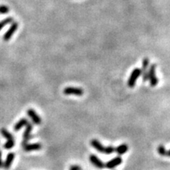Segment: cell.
<instances>
[{
    "label": "cell",
    "instance_id": "2e32d148",
    "mask_svg": "<svg viewBox=\"0 0 170 170\" xmlns=\"http://www.w3.org/2000/svg\"><path fill=\"white\" fill-rule=\"evenodd\" d=\"M15 140L14 139H7V141L5 142V144L3 145V147L7 150H10V149L13 148L14 147Z\"/></svg>",
    "mask_w": 170,
    "mask_h": 170
},
{
    "label": "cell",
    "instance_id": "8fae6325",
    "mask_svg": "<svg viewBox=\"0 0 170 170\" xmlns=\"http://www.w3.org/2000/svg\"><path fill=\"white\" fill-rule=\"evenodd\" d=\"M14 158H15V154L13 153V152H10V153H9L7 154V157H6V160H5L4 163H3V168L5 169H9L10 168L11 166H12V163L14 161Z\"/></svg>",
    "mask_w": 170,
    "mask_h": 170
},
{
    "label": "cell",
    "instance_id": "603a6c76",
    "mask_svg": "<svg viewBox=\"0 0 170 170\" xmlns=\"http://www.w3.org/2000/svg\"><path fill=\"white\" fill-rule=\"evenodd\" d=\"M166 156H168V157H170V149L169 151H167V153H166Z\"/></svg>",
    "mask_w": 170,
    "mask_h": 170
},
{
    "label": "cell",
    "instance_id": "52a82bcc",
    "mask_svg": "<svg viewBox=\"0 0 170 170\" xmlns=\"http://www.w3.org/2000/svg\"><path fill=\"white\" fill-rule=\"evenodd\" d=\"M121 163H122V158L121 157V156H118L105 164V167L109 169H113L116 168L117 166H120Z\"/></svg>",
    "mask_w": 170,
    "mask_h": 170
},
{
    "label": "cell",
    "instance_id": "7a4b0ae2",
    "mask_svg": "<svg viewBox=\"0 0 170 170\" xmlns=\"http://www.w3.org/2000/svg\"><path fill=\"white\" fill-rule=\"evenodd\" d=\"M141 76V69L136 68L130 74V77L128 80V86L129 87H134L138 78Z\"/></svg>",
    "mask_w": 170,
    "mask_h": 170
},
{
    "label": "cell",
    "instance_id": "6da1fadb",
    "mask_svg": "<svg viewBox=\"0 0 170 170\" xmlns=\"http://www.w3.org/2000/svg\"><path fill=\"white\" fill-rule=\"evenodd\" d=\"M155 70H156V65L155 64H152L150 66L148 71V80L150 81V84L151 87H155L156 85L158 84V78L156 77L155 74Z\"/></svg>",
    "mask_w": 170,
    "mask_h": 170
},
{
    "label": "cell",
    "instance_id": "ba28073f",
    "mask_svg": "<svg viewBox=\"0 0 170 170\" xmlns=\"http://www.w3.org/2000/svg\"><path fill=\"white\" fill-rule=\"evenodd\" d=\"M42 147V144L40 142H35V143H27L23 146V150L25 152H31L34 151H40Z\"/></svg>",
    "mask_w": 170,
    "mask_h": 170
},
{
    "label": "cell",
    "instance_id": "9c48e42d",
    "mask_svg": "<svg viewBox=\"0 0 170 170\" xmlns=\"http://www.w3.org/2000/svg\"><path fill=\"white\" fill-rule=\"evenodd\" d=\"M17 28H18V24H17V22H12V25L10 26V29L5 33L4 36H3L4 41L10 40L11 37H12V36H13V35L14 34V32H16V30L17 29Z\"/></svg>",
    "mask_w": 170,
    "mask_h": 170
},
{
    "label": "cell",
    "instance_id": "ac0fdd59",
    "mask_svg": "<svg viewBox=\"0 0 170 170\" xmlns=\"http://www.w3.org/2000/svg\"><path fill=\"white\" fill-rule=\"evenodd\" d=\"M157 153L159 154L161 156H166V153H167V151L166 150V147H164L162 144H160L157 147Z\"/></svg>",
    "mask_w": 170,
    "mask_h": 170
},
{
    "label": "cell",
    "instance_id": "ffe728a7",
    "mask_svg": "<svg viewBox=\"0 0 170 170\" xmlns=\"http://www.w3.org/2000/svg\"><path fill=\"white\" fill-rule=\"evenodd\" d=\"M9 8L7 6H4V5H2V6H0V13H2V14H6L9 12Z\"/></svg>",
    "mask_w": 170,
    "mask_h": 170
},
{
    "label": "cell",
    "instance_id": "d6986e66",
    "mask_svg": "<svg viewBox=\"0 0 170 170\" xmlns=\"http://www.w3.org/2000/svg\"><path fill=\"white\" fill-rule=\"evenodd\" d=\"M113 152H115V147L113 146H108V147H105L104 154H111Z\"/></svg>",
    "mask_w": 170,
    "mask_h": 170
},
{
    "label": "cell",
    "instance_id": "7402d4cb",
    "mask_svg": "<svg viewBox=\"0 0 170 170\" xmlns=\"http://www.w3.org/2000/svg\"><path fill=\"white\" fill-rule=\"evenodd\" d=\"M2 166H3V162L2 158V151H0V168H2Z\"/></svg>",
    "mask_w": 170,
    "mask_h": 170
},
{
    "label": "cell",
    "instance_id": "5bb4252c",
    "mask_svg": "<svg viewBox=\"0 0 170 170\" xmlns=\"http://www.w3.org/2000/svg\"><path fill=\"white\" fill-rule=\"evenodd\" d=\"M128 151V144H125V143L119 145L118 147L115 148V152L120 156L124 154H125Z\"/></svg>",
    "mask_w": 170,
    "mask_h": 170
},
{
    "label": "cell",
    "instance_id": "5b68a950",
    "mask_svg": "<svg viewBox=\"0 0 170 170\" xmlns=\"http://www.w3.org/2000/svg\"><path fill=\"white\" fill-rule=\"evenodd\" d=\"M32 129H33V125H32V124L28 123V125L25 126V130L23 134L22 146H25V144H27L28 141L31 139V132H32Z\"/></svg>",
    "mask_w": 170,
    "mask_h": 170
},
{
    "label": "cell",
    "instance_id": "44dd1931",
    "mask_svg": "<svg viewBox=\"0 0 170 170\" xmlns=\"http://www.w3.org/2000/svg\"><path fill=\"white\" fill-rule=\"evenodd\" d=\"M69 170H81V168L77 166H72L69 169Z\"/></svg>",
    "mask_w": 170,
    "mask_h": 170
},
{
    "label": "cell",
    "instance_id": "277c9868",
    "mask_svg": "<svg viewBox=\"0 0 170 170\" xmlns=\"http://www.w3.org/2000/svg\"><path fill=\"white\" fill-rule=\"evenodd\" d=\"M149 59L147 57H145L144 59L142 60V69H141V75H142V81L143 82H146V81L148 80V66H149Z\"/></svg>",
    "mask_w": 170,
    "mask_h": 170
},
{
    "label": "cell",
    "instance_id": "4fadbf2b",
    "mask_svg": "<svg viewBox=\"0 0 170 170\" xmlns=\"http://www.w3.org/2000/svg\"><path fill=\"white\" fill-rule=\"evenodd\" d=\"M28 124V121L26 118H21L19 121H17V124L15 125L14 127H13V129H14L15 132H17L19 131L20 129H21L23 127H25Z\"/></svg>",
    "mask_w": 170,
    "mask_h": 170
},
{
    "label": "cell",
    "instance_id": "7c38bea8",
    "mask_svg": "<svg viewBox=\"0 0 170 170\" xmlns=\"http://www.w3.org/2000/svg\"><path fill=\"white\" fill-rule=\"evenodd\" d=\"M91 145L92 147H94L96 151L99 152V153H103L104 154L105 151V147L98 140V139H93L92 141H91Z\"/></svg>",
    "mask_w": 170,
    "mask_h": 170
},
{
    "label": "cell",
    "instance_id": "9a60e30c",
    "mask_svg": "<svg viewBox=\"0 0 170 170\" xmlns=\"http://www.w3.org/2000/svg\"><path fill=\"white\" fill-rule=\"evenodd\" d=\"M0 133L2 134V136L6 138L7 139H13V136L11 134L10 132H9L8 130H7L6 128H2L1 129H0Z\"/></svg>",
    "mask_w": 170,
    "mask_h": 170
},
{
    "label": "cell",
    "instance_id": "30bf717a",
    "mask_svg": "<svg viewBox=\"0 0 170 170\" xmlns=\"http://www.w3.org/2000/svg\"><path fill=\"white\" fill-rule=\"evenodd\" d=\"M90 162H92V164L93 166H95V167H97L98 169H103L105 167V163H103L102 161L98 158V157L95 154H91L89 157Z\"/></svg>",
    "mask_w": 170,
    "mask_h": 170
},
{
    "label": "cell",
    "instance_id": "3957f363",
    "mask_svg": "<svg viewBox=\"0 0 170 170\" xmlns=\"http://www.w3.org/2000/svg\"><path fill=\"white\" fill-rule=\"evenodd\" d=\"M63 93L66 95H76L82 96L84 93V90L81 87H66L64 88Z\"/></svg>",
    "mask_w": 170,
    "mask_h": 170
},
{
    "label": "cell",
    "instance_id": "8992f818",
    "mask_svg": "<svg viewBox=\"0 0 170 170\" xmlns=\"http://www.w3.org/2000/svg\"><path fill=\"white\" fill-rule=\"evenodd\" d=\"M27 114H28V117L31 118L32 122L36 124V125H40V124L42 123L41 117L39 116L38 113H36L33 109H28V110H27Z\"/></svg>",
    "mask_w": 170,
    "mask_h": 170
},
{
    "label": "cell",
    "instance_id": "e0dca14e",
    "mask_svg": "<svg viewBox=\"0 0 170 170\" xmlns=\"http://www.w3.org/2000/svg\"><path fill=\"white\" fill-rule=\"evenodd\" d=\"M13 21V20L12 17H8V18H6V19H4L3 21H0V30L2 29V28H4L5 26L7 25H8V24L12 23Z\"/></svg>",
    "mask_w": 170,
    "mask_h": 170
}]
</instances>
